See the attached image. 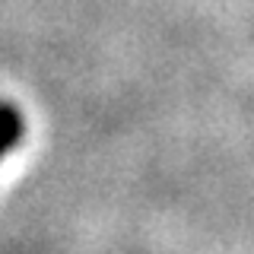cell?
<instances>
[{"instance_id":"1","label":"cell","mask_w":254,"mask_h":254,"mask_svg":"<svg viewBox=\"0 0 254 254\" xmlns=\"http://www.w3.org/2000/svg\"><path fill=\"white\" fill-rule=\"evenodd\" d=\"M22 133H26V121H22L19 108H16L13 102L0 99V159L22 140Z\"/></svg>"}]
</instances>
